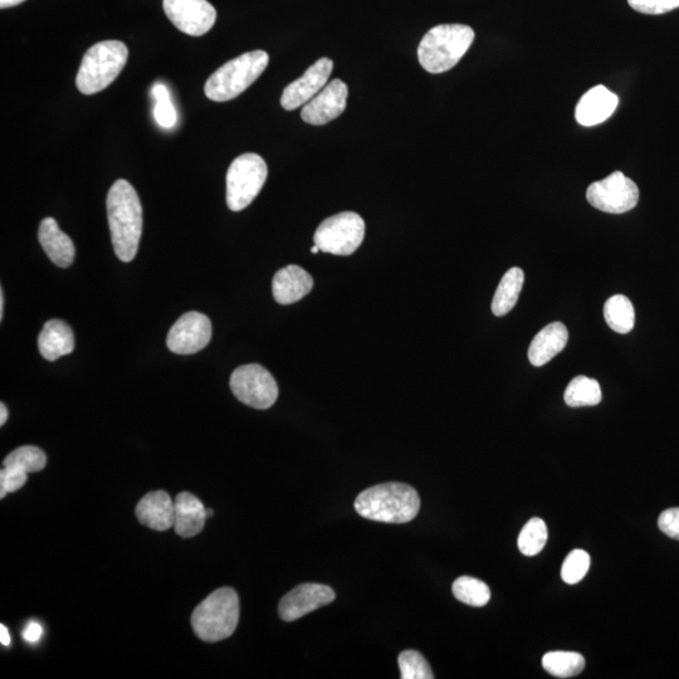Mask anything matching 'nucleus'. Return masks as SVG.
<instances>
[{
	"mask_svg": "<svg viewBox=\"0 0 679 679\" xmlns=\"http://www.w3.org/2000/svg\"><path fill=\"white\" fill-rule=\"evenodd\" d=\"M129 58V50L120 41L96 43L82 58L76 86L83 95L99 94L119 77Z\"/></svg>",
	"mask_w": 679,
	"mask_h": 679,
	"instance_id": "nucleus-4",
	"label": "nucleus"
},
{
	"mask_svg": "<svg viewBox=\"0 0 679 679\" xmlns=\"http://www.w3.org/2000/svg\"><path fill=\"white\" fill-rule=\"evenodd\" d=\"M151 95L154 99V117L161 129L170 130L178 124V114L175 110L172 96L164 83H155Z\"/></svg>",
	"mask_w": 679,
	"mask_h": 679,
	"instance_id": "nucleus-28",
	"label": "nucleus"
},
{
	"mask_svg": "<svg viewBox=\"0 0 679 679\" xmlns=\"http://www.w3.org/2000/svg\"><path fill=\"white\" fill-rule=\"evenodd\" d=\"M604 317L608 326L618 334H629L634 329L635 312L632 302L623 295H615L605 302Z\"/></svg>",
	"mask_w": 679,
	"mask_h": 679,
	"instance_id": "nucleus-25",
	"label": "nucleus"
},
{
	"mask_svg": "<svg viewBox=\"0 0 679 679\" xmlns=\"http://www.w3.org/2000/svg\"><path fill=\"white\" fill-rule=\"evenodd\" d=\"M355 510L365 519L384 524H407L419 514L420 498L404 483H383L368 488L355 500Z\"/></svg>",
	"mask_w": 679,
	"mask_h": 679,
	"instance_id": "nucleus-2",
	"label": "nucleus"
},
{
	"mask_svg": "<svg viewBox=\"0 0 679 679\" xmlns=\"http://www.w3.org/2000/svg\"><path fill=\"white\" fill-rule=\"evenodd\" d=\"M335 591L322 584H302L287 593L278 605V613L285 622L305 617L315 610L334 602Z\"/></svg>",
	"mask_w": 679,
	"mask_h": 679,
	"instance_id": "nucleus-13",
	"label": "nucleus"
},
{
	"mask_svg": "<svg viewBox=\"0 0 679 679\" xmlns=\"http://www.w3.org/2000/svg\"><path fill=\"white\" fill-rule=\"evenodd\" d=\"M590 555L584 550H574L566 556L561 568V578L566 584L574 585L583 580L590 569Z\"/></svg>",
	"mask_w": 679,
	"mask_h": 679,
	"instance_id": "nucleus-32",
	"label": "nucleus"
},
{
	"mask_svg": "<svg viewBox=\"0 0 679 679\" xmlns=\"http://www.w3.org/2000/svg\"><path fill=\"white\" fill-rule=\"evenodd\" d=\"M452 591L459 602L471 607H485L491 599V590L487 584L472 576L458 578L453 583Z\"/></svg>",
	"mask_w": 679,
	"mask_h": 679,
	"instance_id": "nucleus-27",
	"label": "nucleus"
},
{
	"mask_svg": "<svg viewBox=\"0 0 679 679\" xmlns=\"http://www.w3.org/2000/svg\"><path fill=\"white\" fill-rule=\"evenodd\" d=\"M586 199L591 207L604 213L623 214L637 207L639 189L632 179L622 172H615L591 184L586 190Z\"/></svg>",
	"mask_w": 679,
	"mask_h": 679,
	"instance_id": "nucleus-10",
	"label": "nucleus"
},
{
	"mask_svg": "<svg viewBox=\"0 0 679 679\" xmlns=\"http://www.w3.org/2000/svg\"><path fill=\"white\" fill-rule=\"evenodd\" d=\"M231 389L239 402L254 409H268L276 403L278 385L267 369L258 364L239 366L231 376Z\"/></svg>",
	"mask_w": 679,
	"mask_h": 679,
	"instance_id": "nucleus-9",
	"label": "nucleus"
},
{
	"mask_svg": "<svg viewBox=\"0 0 679 679\" xmlns=\"http://www.w3.org/2000/svg\"><path fill=\"white\" fill-rule=\"evenodd\" d=\"M658 526L664 535L679 541V507L663 511L659 516Z\"/></svg>",
	"mask_w": 679,
	"mask_h": 679,
	"instance_id": "nucleus-35",
	"label": "nucleus"
},
{
	"mask_svg": "<svg viewBox=\"0 0 679 679\" xmlns=\"http://www.w3.org/2000/svg\"><path fill=\"white\" fill-rule=\"evenodd\" d=\"M268 177L266 161L257 154H243L234 159L227 173V204L241 212L260 194Z\"/></svg>",
	"mask_w": 679,
	"mask_h": 679,
	"instance_id": "nucleus-7",
	"label": "nucleus"
},
{
	"mask_svg": "<svg viewBox=\"0 0 679 679\" xmlns=\"http://www.w3.org/2000/svg\"><path fill=\"white\" fill-rule=\"evenodd\" d=\"M542 667L551 676L571 678L584 671L585 658L576 652H549L542 658Z\"/></svg>",
	"mask_w": 679,
	"mask_h": 679,
	"instance_id": "nucleus-26",
	"label": "nucleus"
},
{
	"mask_svg": "<svg viewBox=\"0 0 679 679\" xmlns=\"http://www.w3.org/2000/svg\"><path fill=\"white\" fill-rule=\"evenodd\" d=\"M27 472L19 470L17 467H4L0 471V498L6 497L8 493L17 492L26 485Z\"/></svg>",
	"mask_w": 679,
	"mask_h": 679,
	"instance_id": "nucleus-33",
	"label": "nucleus"
},
{
	"mask_svg": "<svg viewBox=\"0 0 679 679\" xmlns=\"http://www.w3.org/2000/svg\"><path fill=\"white\" fill-rule=\"evenodd\" d=\"M24 0H0V8L6 9L11 7H16L18 4L23 3Z\"/></svg>",
	"mask_w": 679,
	"mask_h": 679,
	"instance_id": "nucleus-38",
	"label": "nucleus"
},
{
	"mask_svg": "<svg viewBox=\"0 0 679 679\" xmlns=\"http://www.w3.org/2000/svg\"><path fill=\"white\" fill-rule=\"evenodd\" d=\"M0 641H2L3 646L8 647L11 644V635H9L6 625H0Z\"/></svg>",
	"mask_w": 679,
	"mask_h": 679,
	"instance_id": "nucleus-37",
	"label": "nucleus"
},
{
	"mask_svg": "<svg viewBox=\"0 0 679 679\" xmlns=\"http://www.w3.org/2000/svg\"><path fill=\"white\" fill-rule=\"evenodd\" d=\"M349 90L346 83L335 78L304 106L302 120L306 124L321 126L343 115L348 104Z\"/></svg>",
	"mask_w": 679,
	"mask_h": 679,
	"instance_id": "nucleus-14",
	"label": "nucleus"
},
{
	"mask_svg": "<svg viewBox=\"0 0 679 679\" xmlns=\"http://www.w3.org/2000/svg\"><path fill=\"white\" fill-rule=\"evenodd\" d=\"M618 96L603 85L595 86L576 105L575 119L581 126H595L607 121L617 110Z\"/></svg>",
	"mask_w": 679,
	"mask_h": 679,
	"instance_id": "nucleus-16",
	"label": "nucleus"
},
{
	"mask_svg": "<svg viewBox=\"0 0 679 679\" xmlns=\"http://www.w3.org/2000/svg\"><path fill=\"white\" fill-rule=\"evenodd\" d=\"M38 241L56 266L67 268L75 261V244L66 233L61 231L56 219H43L39 224Z\"/></svg>",
	"mask_w": 679,
	"mask_h": 679,
	"instance_id": "nucleus-19",
	"label": "nucleus"
},
{
	"mask_svg": "<svg viewBox=\"0 0 679 679\" xmlns=\"http://www.w3.org/2000/svg\"><path fill=\"white\" fill-rule=\"evenodd\" d=\"M525 273L519 267L510 268L502 277L492 301V312L498 317L514 310L524 287Z\"/></svg>",
	"mask_w": 679,
	"mask_h": 679,
	"instance_id": "nucleus-23",
	"label": "nucleus"
},
{
	"mask_svg": "<svg viewBox=\"0 0 679 679\" xmlns=\"http://www.w3.org/2000/svg\"><path fill=\"white\" fill-rule=\"evenodd\" d=\"M365 237L364 219L354 212H343L325 219L316 229L314 241L321 252L350 256Z\"/></svg>",
	"mask_w": 679,
	"mask_h": 679,
	"instance_id": "nucleus-8",
	"label": "nucleus"
},
{
	"mask_svg": "<svg viewBox=\"0 0 679 679\" xmlns=\"http://www.w3.org/2000/svg\"><path fill=\"white\" fill-rule=\"evenodd\" d=\"M547 542V527L544 521L535 517L531 519L521 530L519 541V549L522 554L526 556H535L540 554Z\"/></svg>",
	"mask_w": 679,
	"mask_h": 679,
	"instance_id": "nucleus-30",
	"label": "nucleus"
},
{
	"mask_svg": "<svg viewBox=\"0 0 679 679\" xmlns=\"http://www.w3.org/2000/svg\"><path fill=\"white\" fill-rule=\"evenodd\" d=\"M239 622V598L236 590L221 588L195 608L192 627L204 642L216 643L231 637Z\"/></svg>",
	"mask_w": 679,
	"mask_h": 679,
	"instance_id": "nucleus-6",
	"label": "nucleus"
},
{
	"mask_svg": "<svg viewBox=\"0 0 679 679\" xmlns=\"http://www.w3.org/2000/svg\"><path fill=\"white\" fill-rule=\"evenodd\" d=\"M47 457L42 449L34 446H24L9 453L4 458V467H17L27 473H36L46 467Z\"/></svg>",
	"mask_w": 679,
	"mask_h": 679,
	"instance_id": "nucleus-29",
	"label": "nucleus"
},
{
	"mask_svg": "<svg viewBox=\"0 0 679 679\" xmlns=\"http://www.w3.org/2000/svg\"><path fill=\"white\" fill-rule=\"evenodd\" d=\"M174 529L184 539H192L203 531L207 521V508L198 497L189 492L179 493L174 501Z\"/></svg>",
	"mask_w": 679,
	"mask_h": 679,
	"instance_id": "nucleus-20",
	"label": "nucleus"
},
{
	"mask_svg": "<svg viewBox=\"0 0 679 679\" xmlns=\"http://www.w3.org/2000/svg\"><path fill=\"white\" fill-rule=\"evenodd\" d=\"M164 12L180 32L204 36L217 21L216 8L207 0H164Z\"/></svg>",
	"mask_w": 679,
	"mask_h": 679,
	"instance_id": "nucleus-11",
	"label": "nucleus"
},
{
	"mask_svg": "<svg viewBox=\"0 0 679 679\" xmlns=\"http://www.w3.org/2000/svg\"><path fill=\"white\" fill-rule=\"evenodd\" d=\"M314 287V280L304 268L287 266L273 277V297L280 305H292L304 299Z\"/></svg>",
	"mask_w": 679,
	"mask_h": 679,
	"instance_id": "nucleus-18",
	"label": "nucleus"
},
{
	"mask_svg": "<svg viewBox=\"0 0 679 679\" xmlns=\"http://www.w3.org/2000/svg\"><path fill=\"white\" fill-rule=\"evenodd\" d=\"M569 332L563 322H553L542 329L532 340L529 349L530 363L536 368L549 363L568 344Z\"/></svg>",
	"mask_w": 679,
	"mask_h": 679,
	"instance_id": "nucleus-21",
	"label": "nucleus"
},
{
	"mask_svg": "<svg viewBox=\"0 0 679 679\" xmlns=\"http://www.w3.org/2000/svg\"><path fill=\"white\" fill-rule=\"evenodd\" d=\"M334 62L324 57L312 65L304 76L283 90L281 105L287 111L299 109L310 102L329 82Z\"/></svg>",
	"mask_w": 679,
	"mask_h": 679,
	"instance_id": "nucleus-15",
	"label": "nucleus"
},
{
	"mask_svg": "<svg viewBox=\"0 0 679 679\" xmlns=\"http://www.w3.org/2000/svg\"><path fill=\"white\" fill-rule=\"evenodd\" d=\"M75 335L62 320H50L38 336L39 353L48 361H56L75 350Z\"/></svg>",
	"mask_w": 679,
	"mask_h": 679,
	"instance_id": "nucleus-22",
	"label": "nucleus"
},
{
	"mask_svg": "<svg viewBox=\"0 0 679 679\" xmlns=\"http://www.w3.org/2000/svg\"><path fill=\"white\" fill-rule=\"evenodd\" d=\"M629 6L639 13L658 16L679 8V0H628Z\"/></svg>",
	"mask_w": 679,
	"mask_h": 679,
	"instance_id": "nucleus-34",
	"label": "nucleus"
},
{
	"mask_svg": "<svg viewBox=\"0 0 679 679\" xmlns=\"http://www.w3.org/2000/svg\"><path fill=\"white\" fill-rule=\"evenodd\" d=\"M212 339V322L200 312H187L169 331L166 345L172 353L192 355L203 350Z\"/></svg>",
	"mask_w": 679,
	"mask_h": 679,
	"instance_id": "nucleus-12",
	"label": "nucleus"
},
{
	"mask_svg": "<svg viewBox=\"0 0 679 679\" xmlns=\"http://www.w3.org/2000/svg\"><path fill=\"white\" fill-rule=\"evenodd\" d=\"M106 207L115 254L120 261L131 262L138 253L143 233L139 195L127 180H117L107 195Z\"/></svg>",
	"mask_w": 679,
	"mask_h": 679,
	"instance_id": "nucleus-1",
	"label": "nucleus"
},
{
	"mask_svg": "<svg viewBox=\"0 0 679 679\" xmlns=\"http://www.w3.org/2000/svg\"><path fill=\"white\" fill-rule=\"evenodd\" d=\"M4 291L3 288H0V320H3L4 316Z\"/></svg>",
	"mask_w": 679,
	"mask_h": 679,
	"instance_id": "nucleus-40",
	"label": "nucleus"
},
{
	"mask_svg": "<svg viewBox=\"0 0 679 679\" xmlns=\"http://www.w3.org/2000/svg\"><path fill=\"white\" fill-rule=\"evenodd\" d=\"M475 31L466 24H439L423 37L418 47L420 66L433 75L452 70L470 50Z\"/></svg>",
	"mask_w": 679,
	"mask_h": 679,
	"instance_id": "nucleus-3",
	"label": "nucleus"
},
{
	"mask_svg": "<svg viewBox=\"0 0 679 679\" xmlns=\"http://www.w3.org/2000/svg\"><path fill=\"white\" fill-rule=\"evenodd\" d=\"M400 678L433 679V672L427 659L417 651H404L398 658Z\"/></svg>",
	"mask_w": 679,
	"mask_h": 679,
	"instance_id": "nucleus-31",
	"label": "nucleus"
},
{
	"mask_svg": "<svg viewBox=\"0 0 679 679\" xmlns=\"http://www.w3.org/2000/svg\"><path fill=\"white\" fill-rule=\"evenodd\" d=\"M43 628L37 622H31L23 630V639L29 644H36L42 638Z\"/></svg>",
	"mask_w": 679,
	"mask_h": 679,
	"instance_id": "nucleus-36",
	"label": "nucleus"
},
{
	"mask_svg": "<svg viewBox=\"0 0 679 679\" xmlns=\"http://www.w3.org/2000/svg\"><path fill=\"white\" fill-rule=\"evenodd\" d=\"M141 525L151 530L166 531L174 527L175 505L168 492L146 493L135 510Z\"/></svg>",
	"mask_w": 679,
	"mask_h": 679,
	"instance_id": "nucleus-17",
	"label": "nucleus"
},
{
	"mask_svg": "<svg viewBox=\"0 0 679 679\" xmlns=\"http://www.w3.org/2000/svg\"><path fill=\"white\" fill-rule=\"evenodd\" d=\"M319 252H321L320 248L317 247L316 244H315V246L311 248V253L316 254V253H319Z\"/></svg>",
	"mask_w": 679,
	"mask_h": 679,
	"instance_id": "nucleus-41",
	"label": "nucleus"
},
{
	"mask_svg": "<svg viewBox=\"0 0 679 679\" xmlns=\"http://www.w3.org/2000/svg\"><path fill=\"white\" fill-rule=\"evenodd\" d=\"M8 419V409L4 403L0 404V426H4Z\"/></svg>",
	"mask_w": 679,
	"mask_h": 679,
	"instance_id": "nucleus-39",
	"label": "nucleus"
},
{
	"mask_svg": "<svg viewBox=\"0 0 679 679\" xmlns=\"http://www.w3.org/2000/svg\"><path fill=\"white\" fill-rule=\"evenodd\" d=\"M213 515H214L213 510H210V508H209V510H207V517H208V519H209V517H212Z\"/></svg>",
	"mask_w": 679,
	"mask_h": 679,
	"instance_id": "nucleus-42",
	"label": "nucleus"
},
{
	"mask_svg": "<svg viewBox=\"0 0 679 679\" xmlns=\"http://www.w3.org/2000/svg\"><path fill=\"white\" fill-rule=\"evenodd\" d=\"M270 63L265 51H253L234 58L218 68L205 82L204 92L209 100L226 102L236 99L260 78Z\"/></svg>",
	"mask_w": 679,
	"mask_h": 679,
	"instance_id": "nucleus-5",
	"label": "nucleus"
},
{
	"mask_svg": "<svg viewBox=\"0 0 679 679\" xmlns=\"http://www.w3.org/2000/svg\"><path fill=\"white\" fill-rule=\"evenodd\" d=\"M602 388L597 380L576 376L565 390V403L571 408L594 407L602 402Z\"/></svg>",
	"mask_w": 679,
	"mask_h": 679,
	"instance_id": "nucleus-24",
	"label": "nucleus"
}]
</instances>
